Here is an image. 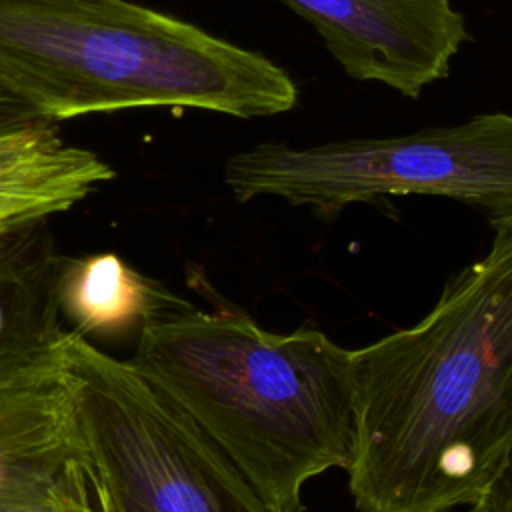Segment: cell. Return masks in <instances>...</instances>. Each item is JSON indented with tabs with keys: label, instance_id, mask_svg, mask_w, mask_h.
<instances>
[{
	"label": "cell",
	"instance_id": "obj_1",
	"mask_svg": "<svg viewBox=\"0 0 512 512\" xmlns=\"http://www.w3.org/2000/svg\"><path fill=\"white\" fill-rule=\"evenodd\" d=\"M360 512L476 504L512 462V228L414 326L352 350Z\"/></svg>",
	"mask_w": 512,
	"mask_h": 512
},
{
	"label": "cell",
	"instance_id": "obj_2",
	"mask_svg": "<svg viewBox=\"0 0 512 512\" xmlns=\"http://www.w3.org/2000/svg\"><path fill=\"white\" fill-rule=\"evenodd\" d=\"M350 354L322 330L288 334L188 300L138 332L136 370L238 468L274 512L354 448Z\"/></svg>",
	"mask_w": 512,
	"mask_h": 512
},
{
	"label": "cell",
	"instance_id": "obj_3",
	"mask_svg": "<svg viewBox=\"0 0 512 512\" xmlns=\"http://www.w3.org/2000/svg\"><path fill=\"white\" fill-rule=\"evenodd\" d=\"M0 88L52 122L152 106L260 118L298 102L270 58L132 0H0Z\"/></svg>",
	"mask_w": 512,
	"mask_h": 512
},
{
	"label": "cell",
	"instance_id": "obj_4",
	"mask_svg": "<svg viewBox=\"0 0 512 512\" xmlns=\"http://www.w3.org/2000/svg\"><path fill=\"white\" fill-rule=\"evenodd\" d=\"M224 182L238 202L276 196L326 222L358 202L442 196L474 208L496 232L512 228V114L394 138L262 142L226 160Z\"/></svg>",
	"mask_w": 512,
	"mask_h": 512
},
{
	"label": "cell",
	"instance_id": "obj_5",
	"mask_svg": "<svg viewBox=\"0 0 512 512\" xmlns=\"http://www.w3.org/2000/svg\"><path fill=\"white\" fill-rule=\"evenodd\" d=\"M66 354L98 512H274L130 360L72 328Z\"/></svg>",
	"mask_w": 512,
	"mask_h": 512
},
{
	"label": "cell",
	"instance_id": "obj_6",
	"mask_svg": "<svg viewBox=\"0 0 512 512\" xmlns=\"http://www.w3.org/2000/svg\"><path fill=\"white\" fill-rule=\"evenodd\" d=\"M0 352V508L42 500L86 474L66 342Z\"/></svg>",
	"mask_w": 512,
	"mask_h": 512
},
{
	"label": "cell",
	"instance_id": "obj_7",
	"mask_svg": "<svg viewBox=\"0 0 512 512\" xmlns=\"http://www.w3.org/2000/svg\"><path fill=\"white\" fill-rule=\"evenodd\" d=\"M280 2L318 32L350 78L380 82L408 98L444 80L470 38L450 0Z\"/></svg>",
	"mask_w": 512,
	"mask_h": 512
},
{
	"label": "cell",
	"instance_id": "obj_8",
	"mask_svg": "<svg viewBox=\"0 0 512 512\" xmlns=\"http://www.w3.org/2000/svg\"><path fill=\"white\" fill-rule=\"evenodd\" d=\"M116 176L96 152L36 120L0 132V234L66 212Z\"/></svg>",
	"mask_w": 512,
	"mask_h": 512
},
{
	"label": "cell",
	"instance_id": "obj_9",
	"mask_svg": "<svg viewBox=\"0 0 512 512\" xmlns=\"http://www.w3.org/2000/svg\"><path fill=\"white\" fill-rule=\"evenodd\" d=\"M160 282L136 272L114 252L64 258L58 276L60 314L82 336H112L140 328L182 304Z\"/></svg>",
	"mask_w": 512,
	"mask_h": 512
},
{
	"label": "cell",
	"instance_id": "obj_10",
	"mask_svg": "<svg viewBox=\"0 0 512 512\" xmlns=\"http://www.w3.org/2000/svg\"><path fill=\"white\" fill-rule=\"evenodd\" d=\"M48 220L0 234V352L64 334L58 276Z\"/></svg>",
	"mask_w": 512,
	"mask_h": 512
},
{
	"label": "cell",
	"instance_id": "obj_11",
	"mask_svg": "<svg viewBox=\"0 0 512 512\" xmlns=\"http://www.w3.org/2000/svg\"><path fill=\"white\" fill-rule=\"evenodd\" d=\"M0 512H98L94 494H92V484L88 478V470L84 476L76 478L68 486L60 488L58 492L30 502V504H20V506H10V508H0Z\"/></svg>",
	"mask_w": 512,
	"mask_h": 512
},
{
	"label": "cell",
	"instance_id": "obj_12",
	"mask_svg": "<svg viewBox=\"0 0 512 512\" xmlns=\"http://www.w3.org/2000/svg\"><path fill=\"white\" fill-rule=\"evenodd\" d=\"M470 512H512V462Z\"/></svg>",
	"mask_w": 512,
	"mask_h": 512
},
{
	"label": "cell",
	"instance_id": "obj_13",
	"mask_svg": "<svg viewBox=\"0 0 512 512\" xmlns=\"http://www.w3.org/2000/svg\"><path fill=\"white\" fill-rule=\"evenodd\" d=\"M36 120H42V118L34 112V108H30L18 96L0 88V132L14 130L18 126H24V124H30Z\"/></svg>",
	"mask_w": 512,
	"mask_h": 512
}]
</instances>
